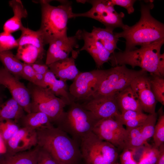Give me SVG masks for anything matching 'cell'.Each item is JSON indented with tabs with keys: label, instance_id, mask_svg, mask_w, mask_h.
<instances>
[{
	"label": "cell",
	"instance_id": "8d00e7d4",
	"mask_svg": "<svg viewBox=\"0 0 164 164\" xmlns=\"http://www.w3.org/2000/svg\"><path fill=\"white\" fill-rule=\"evenodd\" d=\"M39 73L36 72L30 64L24 63L21 77L36 85Z\"/></svg>",
	"mask_w": 164,
	"mask_h": 164
},
{
	"label": "cell",
	"instance_id": "1f68e13d",
	"mask_svg": "<svg viewBox=\"0 0 164 164\" xmlns=\"http://www.w3.org/2000/svg\"><path fill=\"white\" fill-rule=\"evenodd\" d=\"M150 77L151 90L157 101L164 105V79L155 75Z\"/></svg>",
	"mask_w": 164,
	"mask_h": 164
},
{
	"label": "cell",
	"instance_id": "8fae6325",
	"mask_svg": "<svg viewBox=\"0 0 164 164\" xmlns=\"http://www.w3.org/2000/svg\"><path fill=\"white\" fill-rule=\"evenodd\" d=\"M81 105L98 120L108 118H114L120 113L115 94L95 95L86 100Z\"/></svg>",
	"mask_w": 164,
	"mask_h": 164
},
{
	"label": "cell",
	"instance_id": "44dd1931",
	"mask_svg": "<svg viewBox=\"0 0 164 164\" xmlns=\"http://www.w3.org/2000/svg\"><path fill=\"white\" fill-rule=\"evenodd\" d=\"M44 81L46 87L49 88L56 96L63 100L67 105L70 104L73 102L68 91L66 81L57 79L49 69L44 75Z\"/></svg>",
	"mask_w": 164,
	"mask_h": 164
},
{
	"label": "cell",
	"instance_id": "83f0119b",
	"mask_svg": "<svg viewBox=\"0 0 164 164\" xmlns=\"http://www.w3.org/2000/svg\"><path fill=\"white\" fill-rule=\"evenodd\" d=\"M45 52V51L40 50L34 46L26 44L18 47L15 56L24 63L31 64L41 60Z\"/></svg>",
	"mask_w": 164,
	"mask_h": 164
},
{
	"label": "cell",
	"instance_id": "ba28073f",
	"mask_svg": "<svg viewBox=\"0 0 164 164\" xmlns=\"http://www.w3.org/2000/svg\"><path fill=\"white\" fill-rule=\"evenodd\" d=\"M147 73L142 70L128 69L125 65L114 67L108 69L107 76L94 95L115 94L130 86L135 78Z\"/></svg>",
	"mask_w": 164,
	"mask_h": 164
},
{
	"label": "cell",
	"instance_id": "74e56055",
	"mask_svg": "<svg viewBox=\"0 0 164 164\" xmlns=\"http://www.w3.org/2000/svg\"><path fill=\"white\" fill-rule=\"evenodd\" d=\"M36 164H58L48 152L39 147Z\"/></svg>",
	"mask_w": 164,
	"mask_h": 164
},
{
	"label": "cell",
	"instance_id": "cb8c5ba5",
	"mask_svg": "<svg viewBox=\"0 0 164 164\" xmlns=\"http://www.w3.org/2000/svg\"><path fill=\"white\" fill-rule=\"evenodd\" d=\"M91 32L111 54L118 49L117 43L119 38L113 30L94 26Z\"/></svg>",
	"mask_w": 164,
	"mask_h": 164
},
{
	"label": "cell",
	"instance_id": "9c48e42d",
	"mask_svg": "<svg viewBox=\"0 0 164 164\" xmlns=\"http://www.w3.org/2000/svg\"><path fill=\"white\" fill-rule=\"evenodd\" d=\"M108 72L97 69L80 72L70 86V94L77 100H87L96 93Z\"/></svg>",
	"mask_w": 164,
	"mask_h": 164
},
{
	"label": "cell",
	"instance_id": "d6a6232c",
	"mask_svg": "<svg viewBox=\"0 0 164 164\" xmlns=\"http://www.w3.org/2000/svg\"><path fill=\"white\" fill-rule=\"evenodd\" d=\"M158 114H149L141 125V134L145 141L153 136L154 128L156 122Z\"/></svg>",
	"mask_w": 164,
	"mask_h": 164
},
{
	"label": "cell",
	"instance_id": "7402d4cb",
	"mask_svg": "<svg viewBox=\"0 0 164 164\" xmlns=\"http://www.w3.org/2000/svg\"><path fill=\"white\" fill-rule=\"evenodd\" d=\"M22 127L36 131L53 126L49 117L45 114L40 112H31L25 114L20 119L19 124Z\"/></svg>",
	"mask_w": 164,
	"mask_h": 164
},
{
	"label": "cell",
	"instance_id": "5bb4252c",
	"mask_svg": "<svg viewBox=\"0 0 164 164\" xmlns=\"http://www.w3.org/2000/svg\"><path fill=\"white\" fill-rule=\"evenodd\" d=\"M36 131L22 127L5 143L6 152L5 154L12 155L31 149L37 145Z\"/></svg>",
	"mask_w": 164,
	"mask_h": 164
},
{
	"label": "cell",
	"instance_id": "f546056e",
	"mask_svg": "<svg viewBox=\"0 0 164 164\" xmlns=\"http://www.w3.org/2000/svg\"><path fill=\"white\" fill-rule=\"evenodd\" d=\"M19 124L10 119H0V135L5 143L20 128Z\"/></svg>",
	"mask_w": 164,
	"mask_h": 164
},
{
	"label": "cell",
	"instance_id": "ab89813d",
	"mask_svg": "<svg viewBox=\"0 0 164 164\" xmlns=\"http://www.w3.org/2000/svg\"><path fill=\"white\" fill-rule=\"evenodd\" d=\"M110 1L114 5H117L125 8L128 14H131L134 12L135 9L133 5L136 0H110Z\"/></svg>",
	"mask_w": 164,
	"mask_h": 164
},
{
	"label": "cell",
	"instance_id": "603a6c76",
	"mask_svg": "<svg viewBox=\"0 0 164 164\" xmlns=\"http://www.w3.org/2000/svg\"><path fill=\"white\" fill-rule=\"evenodd\" d=\"M39 147L12 155H4L0 164H36Z\"/></svg>",
	"mask_w": 164,
	"mask_h": 164
},
{
	"label": "cell",
	"instance_id": "ac0fdd59",
	"mask_svg": "<svg viewBox=\"0 0 164 164\" xmlns=\"http://www.w3.org/2000/svg\"><path fill=\"white\" fill-rule=\"evenodd\" d=\"M79 52V50H74L70 57L48 65L49 69L60 80L65 81L74 80L80 72L75 63V60Z\"/></svg>",
	"mask_w": 164,
	"mask_h": 164
},
{
	"label": "cell",
	"instance_id": "60d3db41",
	"mask_svg": "<svg viewBox=\"0 0 164 164\" xmlns=\"http://www.w3.org/2000/svg\"><path fill=\"white\" fill-rule=\"evenodd\" d=\"M147 115L132 120L125 121L122 123L123 125L126 126V128H136L140 126L147 117Z\"/></svg>",
	"mask_w": 164,
	"mask_h": 164
},
{
	"label": "cell",
	"instance_id": "836d02e7",
	"mask_svg": "<svg viewBox=\"0 0 164 164\" xmlns=\"http://www.w3.org/2000/svg\"><path fill=\"white\" fill-rule=\"evenodd\" d=\"M144 148L138 164H155L159 156V148L150 144Z\"/></svg>",
	"mask_w": 164,
	"mask_h": 164
},
{
	"label": "cell",
	"instance_id": "f35d334b",
	"mask_svg": "<svg viewBox=\"0 0 164 164\" xmlns=\"http://www.w3.org/2000/svg\"><path fill=\"white\" fill-rule=\"evenodd\" d=\"M135 151L127 149H124L120 155V164H138L134 158Z\"/></svg>",
	"mask_w": 164,
	"mask_h": 164
},
{
	"label": "cell",
	"instance_id": "ffe728a7",
	"mask_svg": "<svg viewBox=\"0 0 164 164\" xmlns=\"http://www.w3.org/2000/svg\"><path fill=\"white\" fill-rule=\"evenodd\" d=\"M115 97L120 113L128 110L143 112L139 99L130 86L115 94Z\"/></svg>",
	"mask_w": 164,
	"mask_h": 164
},
{
	"label": "cell",
	"instance_id": "d590c367",
	"mask_svg": "<svg viewBox=\"0 0 164 164\" xmlns=\"http://www.w3.org/2000/svg\"><path fill=\"white\" fill-rule=\"evenodd\" d=\"M146 115L143 112L128 110L121 112L114 118L122 124L125 121L140 118Z\"/></svg>",
	"mask_w": 164,
	"mask_h": 164
},
{
	"label": "cell",
	"instance_id": "f1b7e54d",
	"mask_svg": "<svg viewBox=\"0 0 164 164\" xmlns=\"http://www.w3.org/2000/svg\"><path fill=\"white\" fill-rule=\"evenodd\" d=\"M141 125L136 128L126 129L127 134L124 140V149L135 152L139 148L149 144L146 142L142 137Z\"/></svg>",
	"mask_w": 164,
	"mask_h": 164
},
{
	"label": "cell",
	"instance_id": "52a82bcc",
	"mask_svg": "<svg viewBox=\"0 0 164 164\" xmlns=\"http://www.w3.org/2000/svg\"><path fill=\"white\" fill-rule=\"evenodd\" d=\"M79 2L84 3L87 2L92 7L84 13L73 12L72 18L82 17L93 19L103 24L105 28L113 31L117 28L122 29L125 26V25L123 22L124 13L116 12L110 0H80Z\"/></svg>",
	"mask_w": 164,
	"mask_h": 164
},
{
	"label": "cell",
	"instance_id": "d6986e66",
	"mask_svg": "<svg viewBox=\"0 0 164 164\" xmlns=\"http://www.w3.org/2000/svg\"><path fill=\"white\" fill-rule=\"evenodd\" d=\"M9 4L12 9L13 16L4 23L3 30L6 33L12 34L23 29L24 26L22 24V20L27 17L28 12L21 0H10Z\"/></svg>",
	"mask_w": 164,
	"mask_h": 164
},
{
	"label": "cell",
	"instance_id": "4316f807",
	"mask_svg": "<svg viewBox=\"0 0 164 164\" xmlns=\"http://www.w3.org/2000/svg\"><path fill=\"white\" fill-rule=\"evenodd\" d=\"M0 61L4 68L17 79L22 77L24 63L22 62L11 50L0 53Z\"/></svg>",
	"mask_w": 164,
	"mask_h": 164
},
{
	"label": "cell",
	"instance_id": "2e32d148",
	"mask_svg": "<svg viewBox=\"0 0 164 164\" xmlns=\"http://www.w3.org/2000/svg\"><path fill=\"white\" fill-rule=\"evenodd\" d=\"M78 40L75 35L50 42L46 53L45 64L48 65L69 57L70 53L74 50V48H78Z\"/></svg>",
	"mask_w": 164,
	"mask_h": 164
},
{
	"label": "cell",
	"instance_id": "4fadbf2b",
	"mask_svg": "<svg viewBox=\"0 0 164 164\" xmlns=\"http://www.w3.org/2000/svg\"><path fill=\"white\" fill-rule=\"evenodd\" d=\"M75 35L78 40H83L84 44L79 50L87 51L92 56L98 68L110 60L111 53L91 33L84 30H79Z\"/></svg>",
	"mask_w": 164,
	"mask_h": 164
},
{
	"label": "cell",
	"instance_id": "8992f818",
	"mask_svg": "<svg viewBox=\"0 0 164 164\" xmlns=\"http://www.w3.org/2000/svg\"><path fill=\"white\" fill-rule=\"evenodd\" d=\"M27 88L31 97V112L45 114L53 124L61 119L67 105L63 100L56 96L48 87H42L30 83Z\"/></svg>",
	"mask_w": 164,
	"mask_h": 164
},
{
	"label": "cell",
	"instance_id": "ee69618b",
	"mask_svg": "<svg viewBox=\"0 0 164 164\" xmlns=\"http://www.w3.org/2000/svg\"><path fill=\"white\" fill-rule=\"evenodd\" d=\"M6 152V148L5 142L0 135V155H4Z\"/></svg>",
	"mask_w": 164,
	"mask_h": 164
},
{
	"label": "cell",
	"instance_id": "5b68a950",
	"mask_svg": "<svg viewBox=\"0 0 164 164\" xmlns=\"http://www.w3.org/2000/svg\"><path fill=\"white\" fill-rule=\"evenodd\" d=\"M61 119L56 124L78 144L85 136L92 132L98 120L81 104L73 102Z\"/></svg>",
	"mask_w": 164,
	"mask_h": 164
},
{
	"label": "cell",
	"instance_id": "6da1fadb",
	"mask_svg": "<svg viewBox=\"0 0 164 164\" xmlns=\"http://www.w3.org/2000/svg\"><path fill=\"white\" fill-rule=\"evenodd\" d=\"M141 3V17L132 26L125 25L123 31L115 32L119 38L125 40V51H130L140 46L149 45L164 39V24L154 18L151 14L154 7L153 0Z\"/></svg>",
	"mask_w": 164,
	"mask_h": 164
},
{
	"label": "cell",
	"instance_id": "277c9868",
	"mask_svg": "<svg viewBox=\"0 0 164 164\" xmlns=\"http://www.w3.org/2000/svg\"><path fill=\"white\" fill-rule=\"evenodd\" d=\"M50 1L41 0V22L39 30L43 36L45 44L55 40L65 39L67 34L68 20L73 13L70 1H60L57 6L51 5Z\"/></svg>",
	"mask_w": 164,
	"mask_h": 164
},
{
	"label": "cell",
	"instance_id": "484cf974",
	"mask_svg": "<svg viewBox=\"0 0 164 164\" xmlns=\"http://www.w3.org/2000/svg\"><path fill=\"white\" fill-rule=\"evenodd\" d=\"M21 31L20 37L17 39L18 46L30 44L45 51L44 46L46 44L43 35L39 29L34 31L24 27Z\"/></svg>",
	"mask_w": 164,
	"mask_h": 164
},
{
	"label": "cell",
	"instance_id": "4dcf8cb0",
	"mask_svg": "<svg viewBox=\"0 0 164 164\" xmlns=\"http://www.w3.org/2000/svg\"><path fill=\"white\" fill-rule=\"evenodd\" d=\"M158 119L155 124L153 137L154 145L159 148L164 143V114L162 107L158 111Z\"/></svg>",
	"mask_w": 164,
	"mask_h": 164
},
{
	"label": "cell",
	"instance_id": "30bf717a",
	"mask_svg": "<svg viewBox=\"0 0 164 164\" xmlns=\"http://www.w3.org/2000/svg\"><path fill=\"white\" fill-rule=\"evenodd\" d=\"M123 125L113 118L98 120L92 132L100 139L108 142L116 148L124 149L127 130Z\"/></svg>",
	"mask_w": 164,
	"mask_h": 164
},
{
	"label": "cell",
	"instance_id": "e0dca14e",
	"mask_svg": "<svg viewBox=\"0 0 164 164\" xmlns=\"http://www.w3.org/2000/svg\"><path fill=\"white\" fill-rule=\"evenodd\" d=\"M100 140L92 132L81 139L80 149L82 157L86 164H108L100 147Z\"/></svg>",
	"mask_w": 164,
	"mask_h": 164
},
{
	"label": "cell",
	"instance_id": "7bdbcfd3",
	"mask_svg": "<svg viewBox=\"0 0 164 164\" xmlns=\"http://www.w3.org/2000/svg\"><path fill=\"white\" fill-rule=\"evenodd\" d=\"M159 156L155 164H164V144L159 146Z\"/></svg>",
	"mask_w": 164,
	"mask_h": 164
},
{
	"label": "cell",
	"instance_id": "7c38bea8",
	"mask_svg": "<svg viewBox=\"0 0 164 164\" xmlns=\"http://www.w3.org/2000/svg\"><path fill=\"white\" fill-rule=\"evenodd\" d=\"M0 85L7 88L12 97L27 114L31 113V97L27 87L4 68H0Z\"/></svg>",
	"mask_w": 164,
	"mask_h": 164
},
{
	"label": "cell",
	"instance_id": "7a4b0ae2",
	"mask_svg": "<svg viewBox=\"0 0 164 164\" xmlns=\"http://www.w3.org/2000/svg\"><path fill=\"white\" fill-rule=\"evenodd\" d=\"M164 39L130 51L114 52L110 61L114 67L128 65L161 77L164 76V54L161 53Z\"/></svg>",
	"mask_w": 164,
	"mask_h": 164
},
{
	"label": "cell",
	"instance_id": "3957f363",
	"mask_svg": "<svg viewBox=\"0 0 164 164\" xmlns=\"http://www.w3.org/2000/svg\"><path fill=\"white\" fill-rule=\"evenodd\" d=\"M36 131L37 145L48 152L58 164H76L82 157L79 144L60 129L53 126Z\"/></svg>",
	"mask_w": 164,
	"mask_h": 164
},
{
	"label": "cell",
	"instance_id": "e575fe53",
	"mask_svg": "<svg viewBox=\"0 0 164 164\" xmlns=\"http://www.w3.org/2000/svg\"><path fill=\"white\" fill-rule=\"evenodd\" d=\"M18 44L12 34L4 32L0 33V53L18 47Z\"/></svg>",
	"mask_w": 164,
	"mask_h": 164
},
{
	"label": "cell",
	"instance_id": "d4e9b609",
	"mask_svg": "<svg viewBox=\"0 0 164 164\" xmlns=\"http://www.w3.org/2000/svg\"><path fill=\"white\" fill-rule=\"evenodd\" d=\"M21 107L12 97L0 104V119H10L18 124L25 115Z\"/></svg>",
	"mask_w": 164,
	"mask_h": 164
},
{
	"label": "cell",
	"instance_id": "9a60e30c",
	"mask_svg": "<svg viewBox=\"0 0 164 164\" xmlns=\"http://www.w3.org/2000/svg\"><path fill=\"white\" fill-rule=\"evenodd\" d=\"M130 86L137 95L143 111L149 114L155 113L157 101L151 90L150 77L146 74L140 76Z\"/></svg>",
	"mask_w": 164,
	"mask_h": 164
},
{
	"label": "cell",
	"instance_id": "b9f144b4",
	"mask_svg": "<svg viewBox=\"0 0 164 164\" xmlns=\"http://www.w3.org/2000/svg\"><path fill=\"white\" fill-rule=\"evenodd\" d=\"M30 64L36 72L44 76L49 69L48 66L46 64L38 63L36 62Z\"/></svg>",
	"mask_w": 164,
	"mask_h": 164
}]
</instances>
